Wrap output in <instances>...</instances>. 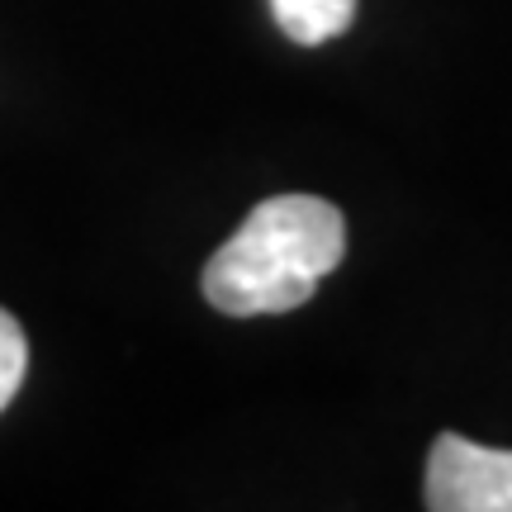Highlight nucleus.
Returning a JSON list of instances; mask_svg holds the SVG:
<instances>
[{"label": "nucleus", "mask_w": 512, "mask_h": 512, "mask_svg": "<svg viewBox=\"0 0 512 512\" xmlns=\"http://www.w3.org/2000/svg\"><path fill=\"white\" fill-rule=\"evenodd\" d=\"M347 256V219L318 195H275L204 266V299L228 318L290 313Z\"/></svg>", "instance_id": "1"}, {"label": "nucleus", "mask_w": 512, "mask_h": 512, "mask_svg": "<svg viewBox=\"0 0 512 512\" xmlns=\"http://www.w3.org/2000/svg\"><path fill=\"white\" fill-rule=\"evenodd\" d=\"M432 512H512V451L441 432L427 456Z\"/></svg>", "instance_id": "2"}, {"label": "nucleus", "mask_w": 512, "mask_h": 512, "mask_svg": "<svg viewBox=\"0 0 512 512\" xmlns=\"http://www.w3.org/2000/svg\"><path fill=\"white\" fill-rule=\"evenodd\" d=\"M271 15L285 29V38L313 48V43L347 34L356 19V0H271Z\"/></svg>", "instance_id": "3"}, {"label": "nucleus", "mask_w": 512, "mask_h": 512, "mask_svg": "<svg viewBox=\"0 0 512 512\" xmlns=\"http://www.w3.org/2000/svg\"><path fill=\"white\" fill-rule=\"evenodd\" d=\"M24 366H29V347H24V332L10 313L0 309V408L15 399L19 380H24Z\"/></svg>", "instance_id": "4"}]
</instances>
